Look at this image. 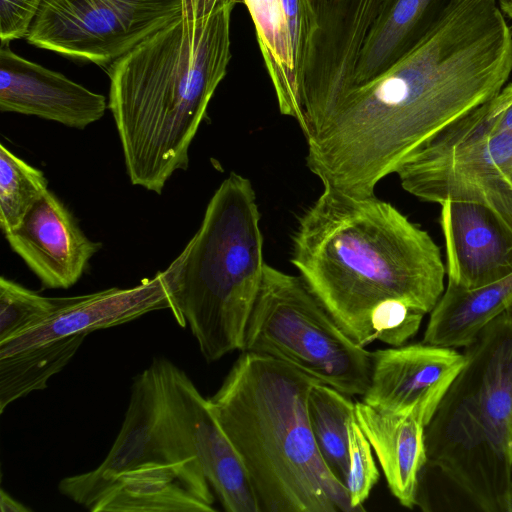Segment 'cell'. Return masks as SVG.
<instances>
[{
	"label": "cell",
	"instance_id": "e0dca14e",
	"mask_svg": "<svg viewBox=\"0 0 512 512\" xmlns=\"http://www.w3.org/2000/svg\"><path fill=\"white\" fill-rule=\"evenodd\" d=\"M171 308L163 271L130 288L112 287L74 296L44 322L0 343V357H6L67 336L86 334L118 326L147 313Z\"/></svg>",
	"mask_w": 512,
	"mask_h": 512
},
{
	"label": "cell",
	"instance_id": "ffe728a7",
	"mask_svg": "<svg viewBox=\"0 0 512 512\" xmlns=\"http://www.w3.org/2000/svg\"><path fill=\"white\" fill-rule=\"evenodd\" d=\"M447 0H381L365 39L354 87L384 73L423 36Z\"/></svg>",
	"mask_w": 512,
	"mask_h": 512
},
{
	"label": "cell",
	"instance_id": "4316f807",
	"mask_svg": "<svg viewBox=\"0 0 512 512\" xmlns=\"http://www.w3.org/2000/svg\"><path fill=\"white\" fill-rule=\"evenodd\" d=\"M281 2L291 36L294 64L302 88L304 65L318 29L315 0H281Z\"/></svg>",
	"mask_w": 512,
	"mask_h": 512
},
{
	"label": "cell",
	"instance_id": "d4e9b609",
	"mask_svg": "<svg viewBox=\"0 0 512 512\" xmlns=\"http://www.w3.org/2000/svg\"><path fill=\"white\" fill-rule=\"evenodd\" d=\"M73 298L43 296L1 276L0 343L44 322Z\"/></svg>",
	"mask_w": 512,
	"mask_h": 512
},
{
	"label": "cell",
	"instance_id": "30bf717a",
	"mask_svg": "<svg viewBox=\"0 0 512 512\" xmlns=\"http://www.w3.org/2000/svg\"><path fill=\"white\" fill-rule=\"evenodd\" d=\"M181 12L182 0H44L26 39L72 59L110 66Z\"/></svg>",
	"mask_w": 512,
	"mask_h": 512
},
{
	"label": "cell",
	"instance_id": "83f0119b",
	"mask_svg": "<svg viewBox=\"0 0 512 512\" xmlns=\"http://www.w3.org/2000/svg\"><path fill=\"white\" fill-rule=\"evenodd\" d=\"M44 0H0V40L9 44L12 40L27 36Z\"/></svg>",
	"mask_w": 512,
	"mask_h": 512
},
{
	"label": "cell",
	"instance_id": "7a4b0ae2",
	"mask_svg": "<svg viewBox=\"0 0 512 512\" xmlns=\"http://www.w3.org/2000/svg\"><path fill=\"white\" fill-rule=\"evenodd\" d=\"M243 0H182V12L107 68L130 182L161 194L189 148L231 59V15Z\"/></svg>",
	"mask_w": 512,
	"mask_h": 512
},
{
	"label": "cell",
	"instance_id": "f1b7e54d",
	"mask_svg": "<svg viewBox=\"0 0 512 512\" xmlns=\"http://www.w3.org/2000/svg\"><path fill=\"white\" fill-rule=\"evenodd\" d=\"M488 120L497 128L512 133V82L483 103Z\"/></svg>",
	"mask_w": 512,
	"mask_h": 512
},
{
	"label": "cell",
	"instance_id": "f546056e",
	"mask_svg": "<svg viewBox=\"0 0 512 512\" xmlns=\"http://www.w3.org/2000/svg\"><path fill=\"white\" fill-rule=\"evenodd\" d=\"M1 512H28L30 509L14 499L3 488L0 491Z\"/></svg>",
	"mask_w": 512,
	"mask_h": 512
},
{
	"label": "cell",
	"instance_id": "d6986e66",
	"mask_svg": "<svg viewBox=\"0 0 512 512\" xmlns=\"http://www.w3.org/2000/svg\"><path fill=\"white\" fill-rule=\"evenodd\" d=\"M504 313H512V274L475 289L448 282L430 312L423 342L465 348L485 326Z\"/></svg>",
	"mask_w": 512,
	"mask_h": 512
},
{
	"label": "cell",
	"instance_id": "ac0fdd59",
	"mask_svg": "<svg viewBox=\"0 0 512 512\" xmlns=\"http://www.w3.org/2000/svg\"><path fill=\"white\" fill-rule=\"evenodd\" d=\"M355 417L392 495L406 508L419 505L420 477L428 464L425 424L413 413L385 412L363 401L355 402Z\"/></svg>",
	"mask_w": 512,
	"mask_h": 512
},
{
	"label": "cell",
	"instance_id": "6da1fadb",
	"mask_svg": "<svg viewBox=\"0 0 512 512\" xmlns=\"http://www.w3.org/2000/svg\"><path fill=\"white\" fill-rule=\"evenodd\" d=\"M512 72V32L498 0H447L417 43L349 91L306 138L324 187L352 196L375 186L421 144L495 96Z\"/></svg>",
	"mask_w": 512,
	"mask_h": 512
},
{
	"label": "cell",
	"instance_id": "9a60e30c",
	"mask_svg": "<svg viewBox=\"0 0 512 512\" xmlns=\"http://www.w3.org/2000/svg\"><path fill=\"white\" fill-rule=\"evenodd\" d=\"M4 236L43 287L50 289L76 284L102 248L100 242L84 234L70 210L50 190Z\"/></svg>",
	"mask_w": 512,
	"mask_h": 512
},
{
	"label": "cell",
	"instance_id": "2e32d148",
	"mask_svg": "<svg viewBox=\"0 0 512 512\" xmlns=\"http://www.w3.org/2000/svg\"><path fill=\"white\" fill-rule=\"evenodd\" d=\"M105 96L65 75L0 48V110L84 129L103 117Z\"/></svg>",
	"mask_w": 512,
	"mask_h": 512
},
{
	"label": "cell",
	"instance_id": "5bb4252c",
	"mask_svg": "<svg viewBox=\"0 0 512 512\" xmlns=\"http://www.w3.org/2000/svg\"><path fill=\"white\" fill-rule=\"evenodd\" d=\"M440 224L448 282L475 289L512 274V215L480 200H447Z\"/></svg>",
	"mask_w": 512,
	"mask_h": 512
},
{
	"label": "cell",
	"instance_id": "9c48e42d",
	"mask_svg": "<svg viewBox=\"0 0 512 512\" xmlns=\"http://www.w3.org/2000/svg\"><path fill=\"white\" fill-rule=\"evenodd\" d=\"M402 188L442 204L474 193L512 194V133L495 127L483 103L415 149L395 172Z\"/></svg>",
	"mask_w": 512,
	"mask_h": 512
},
{
	"label": "cell",
	"instance_id": "ba28073f",
	"mask_svg": "<svg viewBox=\"0 0 512 512\" xmlns=\"http://www.w3.org/2000/svg\"><path fill=\"white\" fill-rule=\"evenodd\" d=\"M242 351L276 358L350 397H362L370 383L373 352L341 329L301 276L267 264Z\"/></svg>",
	"mask_w": 512,
	"mask_h": 512
},
{
	"label": "cell",
	"instance_id": "44dd1931",
	"mask_svg": "<svg viewBox=\"0 0 512 512\" xmlns=\"http://www.w3.org/2000/svg\"><path fill=\"white\" fill-rule=\"evenodd\" d=\"M253 20L258 45L281 114L294 118L301 130L305 113L301 83L281 0H243Z\"/></svg>",
	"mask_w": 512,
	"mask_h": 512
},
{
	"label": "cell",
	"instance_id": "7c38bea8",
	"mask_svg": "<svg viewBox=\"0 0 512 512\" xmlns=\"http://www.w3.org/2000/svg\"><path fill=\"white\" fill-rule=\"evenodd\" d=\"M465 361L464 352L424 342L376 350L362 401L385 412L413 413L427 426Z\"/></svg>",
	"mask_w": 512,
	"mask_h": 512
},
{
	"label": "cell",
	"instance_id": "5b68a950",
	"mask_svg": "<svg viewBox=\"0 0 512 512\" xmlns=\"http://www.w3.org/2000/svg\"><path fill=\"white\" fill-rule=\"evenodd\" d=\"M263 236L248 178L231 172L216 189L197 232L163 271L171 312L189 327L207 362L243 350L263 272Z\"/></svg>",
	"mask_w": 512,
	"mask_h": 512
},
{
	"label": "cell",
	"instance_id": "7402d4cb",
	"mask_svg": "<svg viewBox=\"0 0 512 512\" xmlns=\"http://www.w3.org/2000/svg\"><path fill=\"white\" fill-rule=\"evenodd\" d=\"M86 334L67 336L0 357V413L14 401L43 390L72 360Z\"/></svg>",
	"mask_w": 512,
	"mask_h": 512
},
{
	"label": "cell",
	"instance_id": "52a82bcc",
	"mask_svg": "<svg viewBox=\"0 0 512 512\" xmlns=\"http://www.w3.org/2000/svg\"><path fill=\"white\" fill-rule=\"evenodd\" d=\"M464 354L425 427L427 465L482 511L505 512L512 480V313L485 326Z\"/></svg>",
	"mask_w": 512,
	"mask_h": 512
},
{
	"label": "cell",
	"instance_id": "8992f818",
	"mask_svg": "<svg viewBox=\"0 0 512 512\" xmlns=\"http://www.w3.org/2000/svg\"><path fill=\"white\" fill-rule=\"evenodd\" d=\"M59 492L92 512H215L192 441L157 365L134 377L118 435L94 469L67 476Z\"/></svg>",
	"mask_w": 512,
	"mask_h": 512
},
{
	"label": "cell",
	"instance_id": "d6a6232c",
	"mask_svg": "<svg viewBox=\"0 0 512 512\" xmlns=\"http://www.w3.org/2000/svg\"><path fill=\"white\" fill-rule=\"evenodd\" d=\"M510 460L512 465V431H511V437H510Z\"/></svg>",
	"mask_w": 512,
	"mask_h": 512
},
{
	"label": "cell",
	"instance_id": "1f68e13d",
	"mask_svg": "<svg viewBox=\"0 0 512 512\" xmlns=\"http://www.w3.org/2000/svg\"><path fill=\"white\" fill-rule=\"evenodd\" d=\"M505 512H512V480L508 490Z\"/></svg>",
	"mask_w": 512,
	"mask_h": 512
},
{
	"label": "cell",
	"instance_id": "4fadbf2b",
	"mask_svg": "<svg viewBox=\"0 0 512 512\" xmlns=\"http://www.w3.org/2000/svg\"><path fill=\"white\" fill-rule=\"evenodd\" d=\"M160 379L192 441L205 476L227 512H259L247 471L222 428L209 398L185 371L154 358Z\"/></svg>",
	"mask_w": 512,
	"mask_h": 512
},
{
	"label": "cell",
	"instance_id": "484cf974",
	"mask_svg": "<svg viewBox=\"0 0 512 512\" xmlns=\"http://www.w3.org/2000/svg\"><path fill=\"white\" fill-rule=\"evenodd\" d=\"M349 468L345 487L349 503L355 511H363V503L379 479L372 447L354 416L348 430Z\"/></svg>",
	"mask_w": 512,
	"mask_h": 512
},
{
	"label": "cell",
	"instance_id": "cb8c5ba5",
	"mask_svg": "<svg viewBox=\"0 0 512 512\" xmlns=\"http://www.w3.org/2000/svg\"><path fill=\"white\" fill-rule=\"evenodd\" d=\"M44 173L0 144V227L3 234L16 228L48 191Z\"/></svg>",
	"mask_w": 512,
	"mask_h": 512
},
{
	"label": "cell",
	"instance_id": "4dcf8cb0",
	"mask_svg": "<svg viewBox=\"0 0 512 512\" xmlns=\"http://www.w3.org/2000/svg\"><path fill=\"white\" fill-rule=\"evenodd\" d=\"M498 4L503 14L512 19V0H498Z\"/></svg>",
	"mask_w": 512,
	"mask_h": 512
},
{
	"label": "cell",
	"instance_id": "277c9868",
	"mask_svg": "<svg viewBox=\"0 0 512 512\" xmlns=\"http://www.w3.org/2000/svg\"><path fill=\"white\" fill-rule=\"evenodd\" d=\"M316 381L276 358L242 351L209 398L259 512H354L311 432L307 397Z\"/></svg>",
	"mask_w": 512,
	"mask_h": 512
},
{
	"label": "cell",
	"instance_id": "8fae6325",
	"mask_svg": "<svg viewBox=\"0 0 512 512\" xmlns=\"http://www.w3.org/2000/svg\"><path fill=\"white\" fill-rule=\"evenodd\" d=\"M381 0H315L318 29L302 74L305 138L354 88L357 63Z\"/></svg>",
	"mask_w": 512,
	"mask_h": 512
},
{
	"label": "cell",
	"instance_id": "603a6c76",
	"mask_svg": "<svg viewBox=\"0 0 512 512\" xmlns=\"http://www.w3.org/2000/svg\"><path fill=\"white\" fill-rule=\"evenodd\" d=\"M307 413L322 459L345 486L349 468L348 430L355 416V402L350 396L316 381L308 393Z\"/></svg>",
	"mask_w": 512,
	"mask_h": 512
},
{
	"label": "cell",
	"instance_id": "3957f363",
	"mask_svg": "<svg viewBox=\"0 0 512 512\" xmlns=\"http://www.w3.org/2000/svg\"><path fill=\"white\" fill-rule=\"evenodd\" d=\"M292 237V264L359 346L375 341L371 321L390 300L430 313L446 267L427 231L374 195L323 187Z\"/></svg>",
	"mask_w": 512,
	"mask_h": 512
}]
</instances>
